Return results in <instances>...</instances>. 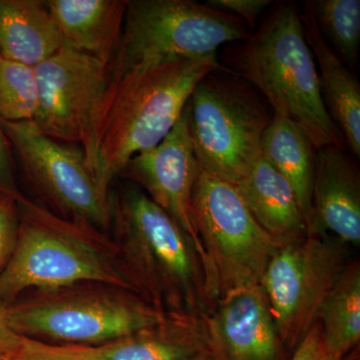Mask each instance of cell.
Here are the masks:
<instances>
[{
  "label": "cell",
  "instance_id": "22",
  "mask_svg": "<svg viewBox=\"0 0 360 360\" xmlns=\"http://www.w3.org/2000/svg\"><path fill=\"white\" fill-rule=\"evenodd\" d=\"M322 37L326 35L343 63H356L360 46L359 0L309 1Z\"/></svg>",
  "mask_w": 360,
  "mask_h": 360
},
{
  "label": "cell",
  "instance_id": "25",
  "mask_svg": "<svg viewBox=\"0 0 360 360\" xmlns=\"http://www.w3.org/2000/svg\"><path fill=\"white\" fill-rule=\"evenodd\" d=\"M272 4L270 0H207L206 6L231 14L253 27L260 14Z\"/></svg>",
  "mask_w": 360,
  "mask_h": 360
},
{
  "label": "cell",
  "instance_id": "6",
  "mask_svg": "<svg viewBox=\"0 0 360 360\" xmlns=\"http://www.w3.org/2000/svg\"><path fill=\"white\" fill-rule=\"evenodd\" d=\"M82 284L39 290L23 302L9 304V324L26 338L44 336L65 345H92L153 328L167 317L135 293Z\"/></svg>",
  "mask_w": 360,
  "mask_h": 360
},
{
  "label": "cell",
  "instance_id": "7",
  "mask_svg": "<svg viewBox=\"0 0 360 360\" xmlns=\"http://www.w3.org/2000/svg\"><path fill=\"white\" fill-rule=\"evenodd\" d=\"M193 208L219 300L258 285L281 245L258 224L236 186L200 170Z\"/></svg>",
  "mask_w": 360,
  "mask_h": 360
},
{
  "label": "cell",
  "instance_id": "26",
  "mask_svg": "<svg viewBox=\"0 0 360 360\" xmlns=\"http://www.w3.org/2000/svg\"><path fill=\"white\" fill-rule=\"evenodd\" d=\"M290 360H345L329 352L324 342L321 322L317 321L300 345L293 350Z\"/></svg>",
  "mask_w": 360,
  "mask_h": 360
},
{
  "label": "cell",
  "instance_id": "16",
  "mask_svg": "<svg viewBox=\"0 0 360 360\" xmlns=\"http://www.w3.org/2000/svg\"><path fill=\"white\" fill-rule=\"evenodd\" d=\"M65 44L110 63L122 42L127 0L45 1Z\"/></svg>",
  "mask_w": 360,
  "mask_h": 360
},
{
  "label": "cell",
  "instance_id": "14",
  "mask_svg": "<svg viewBox=\"0 0 360 360\" xmlns=\"http://www.w3.org/2000/svg\"><path fill=\"white\" fill-rule=\"evenodd\" d=\"M205 317L169 312L153 328L98 345H44L66 360H187L210 350Z\"/></svg>",
  "mask_w": 360,
  "mask_h": 360
},
{
  "label": "cell",
  "instance_id": "30",
  "mask_svg": "<svg viewBox=\"0 0 360 360\" xmlns=\"http://www.w3.org/2000/svg\"><path fill=\"white\" fill-rule=\"evenodd\" d=\"M187 360H213L212 354H210V350L207 352H202V354L195 355V356L191 357V359Z\"/></svg>",
  "mask_w": 360,
  "mask_h": 360
},
{
  "label": "cell",
  "instance_id": "15",
  "mask_svg": "<svg viewBox=\"0 0 360 360\" xmlns=\"http://www.w3.org/2000/svg\"><path fill=\"white\" fill-rule=\"evenodd\" d=\"M312 205L321 231L333 232L345 245H360V174L345 149H317Z\"/></svg>",
  "mask_w": 360,
  "mask_h": 360
},
{
  "label": "cell",
  "instance_id": "1",
  "mask_svg": "<svg viewBox=\"0 0 360 360\" xmlns=\"http://www.w3.org/2000/svg\"><path fill=\"white\" fill-rule=\"evenodd\" d=\"M224 68L217 56L111 61L108 84L82 148L104 198L108 200L111 182L127 162L155 148L174 129L198 82Z\"/></svg>",
  "mask_w": 360,
  "mask_h": 360
},
{
  "label": "cell",
  "instance_id": "18",
  "mask_svg": "<svg viewBox=\"0 0 360 360\" xmlns=\"http://www.w3.org/2000/svg\"><path fill=\"white\" fill-rule=\"evenodd\" d=\"M236 187L258 224L281 246L309 236L295 191L262 155Z\"/></svg>",
  "mask_w": 360,
  "mask_h": 360
},
{
  "label": "cell",
  "instance_id": "10",
  "mask_svg": "<svg viewBox=\"0 0 360 360\" xmlns=\"http://www.w3.org/2000/svg\"><path fill=\"white\" fill-rule=\"evenodd\" d=\"M0 127L20 155L26 174L47 200L75 221L94 229L110 224V200L97 188L82 149L54 141L32 122L0 120Z\"/></svg>",
  "mask_w": 360,
  "mask_h": 360
},
{
  "label": "cell",
  "instance_id": "13",
  "mask_svg": "<svg viewBox=\"0 0 360 360\" xmlns=\"http://www.w3.org/2000/svg\"><path fill=\"white\" fill-rule=\"evenodd\" d=\"M206 328L213 360H283L285 355L260 284L220 298L206 316Z\"/></svg>",
  "mask_w": 360,
  "mask_h": 360
},
{
  "label": "cell",
  "instance_id": "4",
  "mask_svg": "<svg viewBox=\"0 0 360 360\" xmlns=\"http://www.w3.org/2000/svg\"><path fill=\"white\" fill-rule=\"evenodd\" d=\"M117 221L124 262L141 297L165 314L207 316L217 300L198 252L174 220L148 194L129 187Z\"/></svg>",
  "mask_w": 360,
  "mask_h": 360
},
{
  "label": "cell",
  "instance_id": "9",
  "mask_svg": "<svg viewBox=\"0 0 360 360\" xmlns=\"http://www.w3.org/2000/svg\"><path fill=\"white\" fill-rule=\"evenodd\" d=\"M340 243L324 232L309 234L281 246L270 259L259 284L286 349L295 350L319 321L324 300L349 262Z\"/></svg>",
  "mask_w": 360,
  "mask_h": 360
},
{
  "label": "cell",
  "instance_id": "21",
  "mask_svg": "<svg viewBox=\"0 0 360 360\" xmlns=\"http://www.w3.org/2000/svg\"><path fill=\"white\" fill-rule=\"evenodd\" d=\"M324 342L336 356L345 355L360 338V265L349 260L319 311Z\"/></svg>",
  "mask_w": 360,
  "mask_h": 360
},
{
  "label": "cell",
  "instance_id": "23",
  "mask_svg": "<svg viewBox=\"0 0 360 360\" xmlns=\"http://www.w3.org/2000/svg\"><path fill=\"white\" fill-rule=\"evenodd\" d=\"M39 104L34 68L0 56V120L33 122Z\"/></svg>",
  "mask_w": 360,
  "mask_h": 360
},
{
  "label": "cell",
  "instance_id": "24",
  "mask_svg": "<svg viewBox=\"0 0 360 360\" xmlns=\"http://www.w3.org/2000/svg\"><path fill=\"white\" fill-rule=\"evenodd\" d=\"M16 193L0 189V271L13 255L18 241L20 221Z\"/></svg>",
  "mask_w": 360,
  "mask_h": 360
},
{
  "label": "cell",
  "instance_id": "5",
  "mask_svg": "<svg viewBox=\"0 0 360 360\" xmlns=\"http://www.w3.org/2000/svg\"><path fill=\"white\" fill-rule=\"evenodd\" d=\"M187 108L201 172L236 186L262 155V136L274 116L269 103L224 68L198 82Z\"/></svg>",
  "mask_w": 360,
  "mask_h": 360
},
{
  "label": "cell",
  "instance_id": "11",
  "mask_svg": "<svg viewBox=\"0 0 360 360\" xmlns=\"http://www.w3.org/2000/svg\"><path fill=\"white\" fill-rule=\"evenodd\" d=\"M34 71L39 104L32 122L54 141L82 148L110 78V65L63 44Z\"/></svg>",
  "mask_w": 360,
  "mask_h": 360
},
{
  "label": "cell",
  "instance_id": "8",
  "mask_svg": "<svg viewBox=\"0 0 360 360\" xmlns=\"http://www.w3.org/2000/svg\"><path fill=\"white\" fill-rule=\"evenodd\" d=\"M251 37L245 21L193 0H127L120 49L113 60L203 58L221 45Z\"/></svg>",
  "mask_w": 360,
  "mask_h": 360
},
{
  "label": "cell",
  "instance_id": "29",
  "mask_svg": "<svg viewBox=\"0 0 360 360\" xmlns=\"http://www.w3.org/2000/svg\"><path fill=\"white\" fill-rule=\"evenodd\" d=\"M14 360H66L45 349L44 342L26 338L20 354Z\"/></svg>",
  "mask_w": 360,
  "mask_h": 360
},
{
  "label": "cell",
  "instance_id": "28",
  "mask_svg": "<svg viewBox=\"0 0 360 360\" xmlns=\"http://www.w3.org/2000/svg\"><path fill=\"white\" fill-rule=\"evenodd\" d=\"M0 186L9 193H18L14 186L11 155H9L7 139L4 136L1 127H0Z\"/></svg>",
  "mask_w": 360,
  "mask_h": 360
},
{
  "label": "cell",
  "instance_id": "2",
  "mask_svg": "<svg viewBox=\"0 0 360 360\" xmlns=\"http://www.w3.org/2000/svg\"><path fill=\"white\" fill-rule=\"evenodd\" d=\"M236 44L226 51L227 70L255 87L274 115L298 125L316 149L347 148L322 98L319 71L295 4L277 6L255 34Z\"/></svg>",
  "mask_w": 360,
  "mask_h": 360
},
{
  "label": "cell",
  "instance_id": "27",
  "mask_svg": "<svg viewBox=\"0 0 360 360\" xmlns=\"http://www.w3.org/2000/svg\"><path fill=\"white\" fill-rule=\"evenodd\" d=\"M25 336L16 333L7 319L6 307L0 305V360H14L20 354Z\"/></svg>",
  "mask_w": 360,
  "mask_h": 360
},
{
  "label": "cell",
  "instance_id": "12",
  "mask_svg": "<svg viewBox=\"0 0 360 360\" xmlns=\"http://www.w3.org/2000/svg\"><path fill=\"white\" fill-rule=\"evenodd\" d=\"M200 172L189 134L186 105L179 122L162 141L134 156L122 174L146 188L149 198L184 232L205 266L210 290L217 300L210 264L193 217V193Z\"/></svg>",
  "mask_w": 360,
  "mask_h": 360
},
{
  "label": "cell",
  "instance_id": "3",
  "mask_svg": "<svg viewBox=\"0 0 360 360\" xmlns=\"http://www.w3.org/2000/svg\"><path fill=\"white\" fill-rule=\"evenodd\" d=\"M20 231L13 255L0 271V305L28 290L103 284L139 295L127 264L94 227L70 221L15 194Z\"/></svg>",
  "mask_w": 360,
  "mask_h": 360
},
{
  "label": "cell",
  "instance_id": "17",
  "mask_svg": "<svg viewBox=\"0 0 360 360\" xmlns=\"http://www.w3.org/2000/svg\"><path fill=\"white\" fill-rule=\"evenodd\" d=\"M303 33L319 68L322 98L345 137L347 148L360 156V84L319 32L309 1L302 13Z\"/></svg>",
  "mask_w": 360,
  "mask_h": 360
},
{
  "label": "cell",
  "instance_id": "20",
  "mask_svg": "<svg viewBox=\"0 0 360 360\" xmlns=\"http://www.w3.org/2000/svg\"><path fill=\"white\" fill-rule=\"evenodd\" d=\"M65 44L45 1L0 0V56L39 65Z\"/></svg>",
  "mask_w": 360,
  "mask_h": 360
},
{
  "label": "cell",
  "instance_id": "19",
  "mask_svg": "<svg viewBox=\"0 0 360 360\" xmlns=\"http://www.w3.org/2000/svg\"><path fill=\"white\" fill-rule=\"evenodd\" d=\"M316 150L309 136L295 122L274 115L262 141V156L295 191L309 234L321 231L312 205Z\"/></svg>",
  "mask_w": 360,
  "mask_h": 360
}]
</instances>
